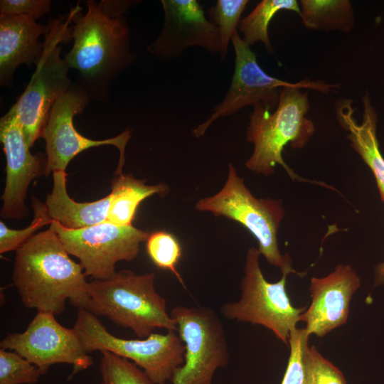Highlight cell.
<instances>
[{"label": "cell", "mask_w": 384, "mask_h": 384, "mask_svg": "<svg viewBox=\"0 0 384 384\" xmlns=\"http://www.w3.org/2000/svg\"><path fill=\"white\" fill-rule=\"evenodd\" d=\"M134 1H85L73 18L71 50L64 60L78 71L77 83L90 99L105 100L112 80L136 60L130 50L129 29L124 14Z\"/></svg>", "instance_id": "obj_1"}, {"label": "cell", "mask_w": 384, "mask_h": 384, "mask_svg": "<svg viewBox=\"0 0 384 384\" xmlns=\"http://www.w3.org/2000/svg\"><path fill=\"white\" fill-rule=\"evenodd\" d=\"M69 255L50 228L16 251L12 280L25 307L54 315L64 311L67 301L78 309L85 307L87 275Z\"/></svg>", "instance_id": "obj_2"}, {"label": "cell", "mask_w": 384, "mask_h": 384, "mask_svg": "<svg viewBox=\"0 0 384 384\" xmlns=\"http://www.w3.org/2000/svg\"><path fill=\"white\" fill-rule=\"evenodd\" d=\"M339 87L304 79L299 85L281 88L279 104L274 111L261 104L254 105L247 127V140L254 149L245 162L246 168L268 176L279 164L293 180L299 178L284 162L282 152L287 145L303 148L315 131L313 122L307 117L310 108L308 92L303 90L328 93Z\"/></svg>", "instance_id": "obj_3"}, {"label": "cell", "mask_w": 384, "mask_h": 384, "mask_svg": "<svg viewBox=\"0 0 384 384\" xmlns=\"http://www.w3.org/2000/svg\"><path fill=\"white\" fill-rule=\"evenodd\" d=\"M154 272L142 274L131 270L117 272L112 278L88 282L85 309L106 316L114 324L131 329L139 338L155 329L177 331L166 309V299L154 285Z\"/></svg>", "instance_id": "obj_4"}, {"label": "cell", "mask_w": 384, "mask_h": 384, "mask_svg": "<svg viewBox=\"0 0 384 384\" xmlns=\"http://www.w3.org/2000/svg\"><path fill=\"white\" fill-rule=\"evenodd\" d=\"M78 8L49 22L41 60L24 92L9 111L18 119L30 148L41 137L53 105L73 84L68 78L70 68L60 56V44L71 39L70 25Z\"/></svg>", "instance_id": "obj_5"}, {"label": "cell", "mask_w": 384, "mask_h": 384, "mask_svg": "<svg viewBox=\"0 0 384 384\" xmlns=\"http://www.w3.org/2000/svg\"><path fill=\"white\" fill-rule=\"evenodd\" d=\"M196 209L239 223L257 239L260 255L270 265L282 272L302 275L292 267L289 257L283 255L278 246L277 233L284 215L282 201L255 197L233 164H228L223 187L215 195L198 201Z\"/></svg>", "instance_id": "obj_6"}, {"label": "cell", "mask_w": 384, "mask_h": 384, "mask_svg": "<svg viewBox=\"0 0 384 384\" xmlns=\"http://www.w3.org/2000/svg\"><path fill=\"white\" fill-rule=\"evenodd\" d=\"M89 353L109 351L141 368L154 384H166L184 362V346L173 331L145 338L124 339L110 334L97 316L79 308L73 327Z\"/></svg>", "instance_id": "obj_7"}, {"label": "cell", "mask_w": 384, "mask_h": 384, "mask_svg": "<svg viewBox=\"0 0 384 384\" xmlns=\"http://www.w3.org/2000/svg\"><path fill=\"white\" fill-rule=\"evenodd\" d=\"M260 255L258 248L247 250L240 298L225 303L220 311L227 319L261 325L288 344L292 331L306 308L294 306L287 293V276L291 272L283 271L279 281L268 282L260 267Z\"/></svg>", "instance_id": "obj_8"}, {"label": "cell", "mask_w": 384, "mask_h": 384, "mask_svg": "<svg viewBox=\"0 0 384 384\" xmlns=\"http://www.w3.org/2000/svg\"><path fill=\"white\" fill-rule=\"evenodd\" d=\"M170 315L184 346V362L170 384H212L215 371L229 362L221 320L206 306H176Z\"/></svg>", "instance_id": "obj_9"}, {"label": "cell", "mask_w": 384, "mask_h": 384, "mask_svg": "<svg viewBox=\"0 0 384 384\" xmlns=\"http://www.w3.org/2000/svg\"><path fill=\"white\" fill-rule=\"evenodd\" d=\"M68 252L76 257L86 275L105 280L115 275V265L130 262L139 254L140 244L149 233L107 220L80 229H68L53 220L50 228Z\"/></svg>", "instance_id": "obj_10"}, {"label": "cell", "mask_w": 384, "mask_h": 384, "mask_svg": "<svg viewBox=\"0 0 384 384\" xmlns=\"http://www.w3.org/2000/svg\"><path fill=\"white\" fill-rule=\"evenodd\" d=\"M90 100L87 93L77 83L63 95L50 112L42 136L46 141V174L65 171L69 162L78 154L103 145H112L119 151V159L115 174L122 173L124 152L131 138V130L127 128L119 135L102 140H93L80 134L73 125V117L83 112Z\"/></svg>", "instance_id": "obj_11"}, {"label": "cell", "mask_w": 384, "mask_h": 384, "mask_svg": "<svg viewBox=\"0 0 384 384\" xmlns=\"http://www.w3.org/2000/svg\"><path fill=\"white\" fill-rule=\"evenodd\" d=\"M50 312L38 311L26 329L9 333L0 342L1 349L13 351L37 366L42 375L58 363L73 366L72 378L93 363L75 331L62 326Z\"/></svg>", "instance_id": "obj_12"}, {"label": "cell", "mask_w": 384, "mask_h": 384, "mask_svg": "<svg viewBox=\"0 0 384 384\" xmlns=\"http://www.w3.org/2000/svg\"><path fill=\"white\" fill-rule=\"evenodd\" d=\"M231 42L235 50V68L230 85L209 117L192 131L196 137L203 136L218 119L232 115L247 106L261 104L274 111L279 104L281 88L297 86L302 82H289L268 75L258 64L255 53L238 31L233 34Z\"/></svg>", "instance_id": "obj_13"}, {"label": "cell", "mask_w": 384, "mask_h": 384, "mask_svg": "<svg viewBox=\"0 0 384 384\" xmlns=\"http://www.w3.org/2000/svg\"><path fill=\"white\" fill-rule=\"evenodd\" d=\"M161 4L163 26L158 37L146 47L148 53L162 61L176 59L195 46L220 53L218 29L196 0H161Z\"/></svg>", "instance_id": "obj_14"}, {"label": "cell", "mask_w": 384, "mask_h": 384, "mask_svg": "<svg viewBox=\"0 0 384 384\" xmlns=\"http://www.w3.org/2000/svg\"><path fill=\"white\" fill-rule=\"evenodd\" d=\"M0 140L6 160L0 215L21 220L28 213L25 203L28 188L35 178L46 174L47 158L31 153L18 119L9 112L0 119Z\"/></svg>", "instance_id": "obj_15"}, {"label": "cell", "mask_w": 384, "mask_h": 384, "mask_svg": "<svg viewBox=\"0 0 384 384\" xmlns=\"http://www.w3.org/2000/svg\"><path fill=\"white\" fill-rule=\"evenodd\" d=\"M360 278L349 265L339 264L324 277H312L309 287L311 302L299 321L309 335L322 337L344 324L349 314V304L360 287Z\"/></svg>", "instance_id": "obj_16"}, {"label": "cell", "mask_w": 384, "mask_h": 384, "mask_svg": "<svg viewBox=\"0 0 384 384\" xmlns=\"http://www.w3.org/2000/svg\"><path fill=\"white\" fill-rule=\"evenodd\" d=\"M50 24L41 25L28 16H0V83L9 87L14 72L21 64L37 65L43 53L46 35Z\"/></svg>", "instance_id": "obj_17"}, {"label": "cell", "mask_w": 384, "mask_h": 384, "mask_svg": "<svg viewBox=\"0 0 384 384\" xmlns=\"http://www.w3.org/2000/svg\"><path fill=\"white\" fill-rule=\"evenodd\" d=\"M362 102L363 109L360 123L354 117L353 101L350 99H341L336 102V116L339 124L348 132L346 138L351 146L372 171L384 202V158L376 134L378 115L368 94L363 97Z\"/></svg>", "instance_id": "obj_18"}, {"label": "cell", "mask_w": 384, "mask_h": 384, "mask_svg": "<svg viewBox=\"0 0 384 384\" xmlns=\"http://www.w3.org/2000/svg\"><path fill=\"white\" fill-rule=\"evenodd\" d=\"M66 176L63 171L53 173L52 191L45 203L53 220L68 229H80L106 221L110 194L92 202H76L68 193Z\"/></svg>", "instance_id": "obj_19"}, {"label": "cell", "mask_w": 384, "mask_h": 384, "mask_svg": "<svg viewBox=\"0 0 384 384\" xmlns=\"http://www.w3.org/2000/svg\"><path fill=\"white\" fill-rule=\"evenodd\" d=\"M146 180L137 179L131 174H121L111 182V201L107 220L132 226L139 205L144 199L158 194L164 196L169 191L163 183L147 185Z\"/></svg>", "instance_id": "obj_20"}, {"label": "cell", "mask_w": 384, "mask_h": 384, "mask_svg": "<svg viewBox=\"0 0 384 384\" xmlns=\"http://www.w3.org/2000/svg\"><path fill=\"white\" fill-rule=\"evenodd\" d=\"M299 16L311 30L350 33L354 27V11L349 0H301Z\"/></svg>", "instance_id": "obj_21"}, {"label": "cell", "mask_w": 384, "mask_h": 384, "mask_svg": "<svg viewBox=\"0 0 384 384\" xmlns=\"http://www.w3.org/2000/svg\"><path fill=\"white\" fill-rule=\"evenodd\" d=\"M282 10L299 14V4L296 0L261 1L248 15L240 20L238 28L242 33V39L250 46L260 41L270 53H272L268 26L277 13Z\"/></svg>", "instance_id": "obj_22"}, {"label": "cell", "mask_w": 384, "mask_h": 384, "mask_svg": "<svg viewBox=\"0 0 384 384\" xmlns=\"http://www.w3.org/2000/svg\"><path fill=\"white\" fill-rule=\"evenodd\" d=\"M248 3V0H218L208 10V19L218 29L222 60L227 55L228 45L233 34L238 31L242 14Z\"/></svg>", "instance_id": "obj_23"}, {"label": "cell", "mask_w": 384, "mask_h": 384, "mask_svg": "<svg viewBox=\"0 0 384 384\" xmlns=\"http://www.w3.org/2000/svg\"><path fill=\"white\" fill-rule=\"evenodd\" d=\"M100 363V384H154L132 361L109 351H102Z\"/></svg>", "instance_id": "obj_24"}, {"label": "cell", "mask_w": 384, "mask_h": 384, "mask_svg": "<svg viewBox=\"0 0 384 384\" xmlns=\"http://www.w3.org/2000/svg\"><path fill=\"white\" fill-rule=\"evenodd\" d=\"M146 248L149 257L156 267L172 272L184 286L176 270L182 249L178 239L173 234L165 230H156L149 234Z\"/></svg>", "instance_id": "obj_25"}, {"label": "cell", "mask_w": 384, "mask_h": 384, "mask_svg": "<svg viewBox=\"0 0 384 384\" xmlns=\"http://www.w3.org/2000/svg\"><path fill=\"white\" fill-rule=\"evenodd\" d=\"M32 208L34 218L31 224L21 230H14L8 228L0 221V253L16 251L20 247L37 234L43 226L50 225L53 219L49 215L46 203H42L36 197L32 198Z\"/></svg>", "instance_id": "obj_26"}, {"label": "cell", "mask_w": 384, "mask_h": 384, "mask_svg": "<svg viewBox=\"0 0 384 384\" xmlns=\"http://www.w3.org/2000/svg\"><path fill=\"white\" fill-rule=\"evenodd\" d=\"M42 373L18 353L0 349V384H35Z\"/></svg>", "instance_id": "obj_27"}, {"label": "cell", "mask_w": 384, "mask_h": 384, "mask_svg": "<svg viewBox=\"0 0 384 384\" xmlns=\"http://www.w3.org/2000/svg\"><path fill=\"white\" fill-rule=\"evenodd\" d=\"M303 384L347 383L338 368L323 357L314 346H308L304 353Z\"/></svg>", "instance_id": "obj_28"}, {"label": "cell", "mask_w": 384, "mask_h": 384, "mask_svg": "<svg viewBox=\"0 0 384 384\" xmlns=\"http://www.w3.org/2000/svg\"><path fill=\"white\" fill-rule=\"evenodd\" d=\"M309 334L305 329L295 328L289 339L290 354L281 384H303L304 380V353Z\"/></svg>", "instance_id": "obj_29"}, {"label": "cell", "mask_w": 384, "mask_h": 384, "mask_svg": "<svg viewBox=\"0 0 384 384\" xmlns=\"http://www.w3.org/2000/svg\"><path fill=\"white\" fill-rule=\"evenodd\" d=\"M49 0H1L0 16H28L36 20L50 12Z\"/></svg>", "instance_id": "obj_30"}, {"label": "cell", "mask_w": 384, "mask_h": 384, "mask_svg": "<svg viewBox=\"0 0 384 384\" xmlns=\"http://www.w3.org/2000/svg\"><path fill=\"white\" fill-rule=\"evenodd\" d=\"M384 284V262L375 267L374 287Z\"/></svg>", "instance_id": "obj_31"}]
</instances>
